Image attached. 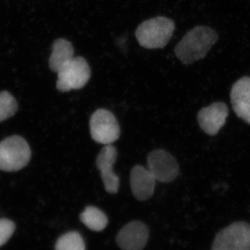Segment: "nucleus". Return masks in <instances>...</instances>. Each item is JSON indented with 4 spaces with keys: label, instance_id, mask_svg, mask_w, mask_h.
<instances>
[{
    "label": "nucleus",
    "instance_id": "obj_17",
    "mask_svg": "<svg viewBox=\"0 0 250 250\" xmlns=\"http://www.w3.org/2000/svg\"><path fill=\"white\" fill-rule=\"evenodd\" d=\"M16 225L8 219L0 218V248L7 243L14 234Z\"/></svg>",
    "mask_w": 250,
    "mask_h": 250
},
{
    "label": "nucleus",
    "instance_id": "obj_2",
    "mask_svg": "<svg viewBox=\"0 0 250 250\" xmlns=\"http://www.w3.org/2000/svg\"><path fill=\"white\" fill-rule=\"evenodd\" d=\"M174 29L172 20L159 16L141 23L136 29V37L144 48H164L170 41Z\"/></svg>",
    "mask_w": 250,
    "mask_h": 250
},
{
    "label": "nucleus",
    "instance_id": "obj_4",
    "mask_svg": "<svg viewBox=\"0 0 250 250\" xmlns=\"http://www.w3.org/2000/svg\"><path fill=\"white\" fill-rule=\"evenodd\" d=\"M57 88L62 93L83 88L91 75L89 65L82 57H73L57 72Z\"/></svg>",
    "mask_w": 250,
    "mask_h": 250
},
{
    "label": "nucleus",
    "instance_id": "obj_11",
    "mask_svg": "<svg viewBox=\"0 0 250 250\" xmlns=\"http://www.w3.org/2000/svg\"><path fill=\"white\" fill-rule=\"evenodd\" d=\"M156 179L146 167L136 166L131 169L130 185L133 195L140 201H146L152 197Z\"/></svg>",
    "mask_w": 250,
    "mask_h": 250
},
{
    "label": "nucleus",
    "instance_id": "obj_13",
    "mask_svg": "<svg viewBox=\"0 0 250 250\" xmlns=\"http://www.w3.org/2000/svg\"><path fill=\"white\" fill-rule=\"evenodd\" d=\"M73 57L74 48L71 42L63 39H57L52 45V52L49 60V68L57 73L61 67Z\"/></svg>",
    "mask_w": 250,
    "mask_h": 250
},
{
    "label": "nucleus",
    "instance_id": "obj_3",
    "mask_svg": "<svg viewBox=\"0 0 250 250\" xmlns=\"http://www.w3.org/2000/svg\"><path fill=\"white\" fill-rule=\"evenodd\" d=\"M31 149L23 138L12 136L0 142V170L14 172L29 164Z\"/></svg>",
    "mask_w": 250,
    "mask_h": 250
},
{
    "label": "nucleus",
    "instance_id": "obj_7",
    "mask_svg": "<svg viewBox=\"0 0 250 250\" xmlns=\"http://www.w3.org/2000/svg\"><path fill=\"white\" fill-rule=\"evenodd\" d=\"M147 169L156 181L170 183L179 174L178 163L170 153L164 149H156L147 156Z\"/></svg>",
    "mask_w": 250,
    "mask_h": 250
},
{
    "label": "nucleus",
    "instance_id": "obj_15",
    "mask_svg": "<svg viewBox=\"0 0 250 250\" xmlns=\"http://www.w3.org/2000/svg\"><path fill=\"white\" fill-rule=\"evenodd\" d=\"M55 250H85L84 241L77 231H70L59 237Z\"/></svg>",
    "mask_w": 250,
    "mask_h": 250
},
{
    "label": "nucleus",
    "instance_id": "obj_12",
    "mask_svg": "<svg viewBox=\"0 0 250 250\" xmlns=\"http://www.w3.org/2000/svg\"><path fill=\"white\" fill-rule=\"evenodd\" d=\"M231 102L236 116L250 124V77H242L233 85Z\"/></svg>",
    "mask_w": 250,
    "mask_h": 250
},
{
    "label": "nucleus",
    "instance_id": "obj_5",
    "mask_svg": "<svg viewBox=\"0 0 250 250\" xmlns=\"http://www.w3.org/2000/svg\"><path fill=\"white\" fill-rule=\"evenodd\" d=\"M211 250H250V224L235 222L219 231Z\"/></svg>",
    "mask_w": 250,
    "mask_h": 250
},
{
    "label": "nucleus",
    "instance_id": "obj_16",
    "mask_svg": "<svg viewBox=\"0 0 250 250\" xmlns=\"http://www.w3.org/2000/svg\"><path fill=\"white\" fill-rule=\"evenodd\" d=\"M18 110L16 99L7 91L0 92V123L14 116Z\"/></svg>",
    "mask_w": 250,
    "mask_h": 250
},
{
    "label": "nucleus",
    "instance_id": "obj_14",
    "mask_svg": "<svg viewBox=\"0 0 250 250\" xmlns=\"http://www.w3.org/2000/svg\"><path fill=\"white\" fill-rule=\"evenodd\" d=\"M80 220L89 229L95 231H101L108 225V218L106 214L92 206H88L80 214Z\"/></svg>",
    "mask_w": 250,
    "mask_h": 250
},
{
    "label": "nucleus",
    "instance_id": "obj_8",
    "mask_svg": "<svg viewBox=\"0 0 250 250\" xmlns=\"http://www.w3.org/2000/svg\"><path fill=\"white\" fill-rule=\"evenodd\" d=\"M118 152L112 145H106L100 150L96 159V166L100 171L105 190L110 194H116L120 188V179L113 171Z\"/></svg>",
    "mask_w": 250,
    "mask_h": 250
},
{
    "label": "nucleus",
    "instance_id": "obj_10",
    "mask_svg": "<svg viewBox=\"0 0 250 250\" xmlns=\"http://www.w3.org/2000/svg\"><path fill=\"white\" fill-rule=\"evenodd\" d=\"M228 114V108L225 103H215L199 111L197 121L206 134L214 136L225 125Z\"/></svg>",
    "mask_w": 250,
    "mask_h": 250
},
{
    "label": "nucleus",
    "instance_id": "obj_6",
    "mask_svg": "<svg viewBox=\"0 0 250 250\" xmlns=\"http://www.w3.org/2000/svg\"><path fill=\"white\" fill-rule=\"evenodd\" d=\"M90 132L93 141L106 146L119 139L121 128L111 111L100 108L90 117Z\"/></svg>",
    "mask_w": 250,
    "mask_h": 250
},
{
    "label": "nucleus",
    "instance_id": "obj_9",
    "mask_svg": "<svg viewBox=\"0 0 250 250\" xmlns=\"http://www.w3.org/2000/svg\"><path fill=\"white\" fill-rule=\"evenodd\" d=\"M149 233L147 225L142 222H130L117 235V244L123 250H143L147 244Z\"/></svg>",
    "mask_w": 250,
    "mask_h": 250
},
{
    "label": "nucleus",
    "instance_id": "obj_1",
    "mask_svg": "<svg viewBox=\"0 0 250 250\" xmlns=\"http://www.w3.org/2000/svg\"><path fill=\"white\" fill-rule=\"evenodd\" d=\"M216 31L206 26H197L187 32L176 46L174 53L185 65L205 58L218 41Z\"/></svg>",
    "mask_w": 250,
    "mask_h": 250
}]
</instances>
